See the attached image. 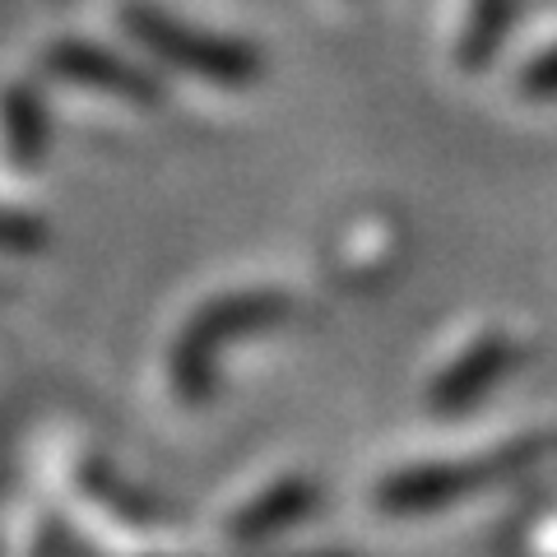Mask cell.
Instances as JSON below:
<instances>
[{
    "mask_svg": "<svg viewBox=\"0 0 557 557\" xmlns=\"http://www.w3.org/2000/svg\"><path fill=\"white\" fill-rule=\"evenodd\" d=\"M288 311L284 293H237V298L209 302L190 330L182 335V344L172 348V381L186 395H200L205 376H209V354H214L219 339H228L233 330H251L256 321H278Z\"/></svg>",
    "mask_w": 557,
    "mask_h": 557,
    "instance_id": "2",
    "label": "cell"
},
{
    "mask_svg": "<svg viewBox=\"0 0 557 557\" xmlns=\"http://www.w3.org/2000/svg\"><path fill=\"white\" fill-rule=\"evenodd\" d=\"M47 65L57 70L61 79H70V84H89V89L116 94V98H135V102L153 98V84L139 75L135 65H126L121 57H108V51H98L89 42H61V47H51L47 51Z\"/></svg>",
    "mask_w": 557,
    "mask_h": 557,
    "instance_id": "3",
    "label": "cell"
},
{
    "mask_svg": "<svg viewBox=\"0 0 557 557\" xmlns=\"http://www.w3.org/2000/svg\"><path fill=\"white\" fill-rule=\"evenodd\" d=\"M42 242V228L24 214H10V209H0V247H38Z\"/></svg>",
    "mask_w": 557,
    "mask_h": 557,
    "instance_id": "4",
    "label": "cell"
},
{
    "mask_svg": "<svg viewBox=\"0 0 557 557\" xmlns=\"http://www.w3.org/2000/svg\"><path fill=\"white\" fill-rule=\"evenodd\" d=\"M126 28L135 33V42L149 47L159 61L186 65L190 75H200L209 84L237 89V84L256 79V57L247 47H237L228 38H214V33H205V28H190V24L172 20V14L153 10V5H131Z\"/></svg>",
    "mask_w": 557,
    "mask_h": 557,
    "instance_id": "1",
    "label": "cell"
}]
</instances>
